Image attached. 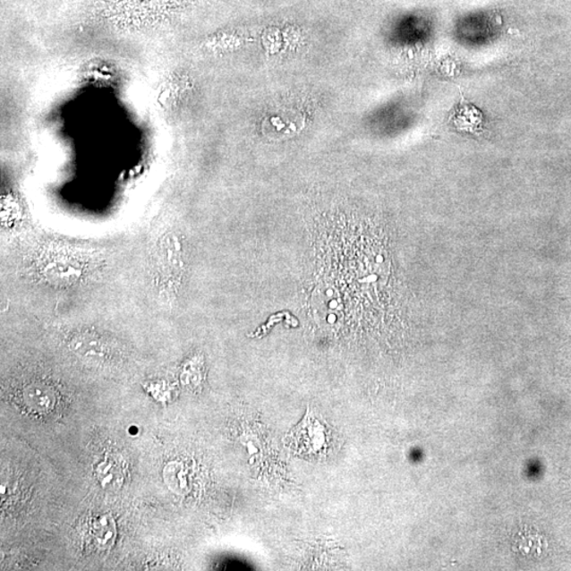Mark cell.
I'll return each mask as SVG.
<instances>
[{"label": "cell", "instance_id": "obj_2", "mask_svg": "<svg viewBox=\"0 0 571 571\" xmlns=\"http://www.w3.org/2000/svg\"><path fill=\"white\" fill-rule=\"evenodd\" d=\"M55 395L43 383H33L25 390V400L28 405L37 411H49L55 405Z\"/></svg>", "mask_w": 571, "mask_h": 571}, {"label": "cell", "instance_id": "obj_4", "mask_svg": "<svg viewBox=\"0 0 571 571\" xmlns=\"http://www.w3.org/2000/svg\"><path fill=\"white\" fill-rule=\"evenodd\" d=\"M79 351L87 355V357L102 358L104 357V347L102 343L96 340L92 336H83L78 342Z\"/></svg>", "mask_w": 571, "mask_h": 571}, {"label": "cell", "instance_id": "obj_3", "mask_svg": "<svg viewBox=\"0 0 571 571\" xmlns=\"http://www.w3.org/2000/svg\"><path fill=\"white\" fill-rule=\"evenodd\" d=\"M115 528L114 522L107 516L98 517L91 524L92 537L98 544L107 546L115 538Z\"/></svg>", "mask_w": 571, "mask_h": 571}, {"label": "cell", "instance_id": "obj_1", "mask_svg": "<svg viewBox=\"0 0 571 571\" xmlns=\"http://www.w3.org/2000/svg\"><path fill=\"white\" fill-rule=\"evenodd\" d=\"M50 250L48 254L42 256L40 271L42 275L54 283L69 284L78 281L85 271V260L83 256L64 251Z\"/></svg>", "mask_w": 571, "mask_h": 571}]
</instances>
